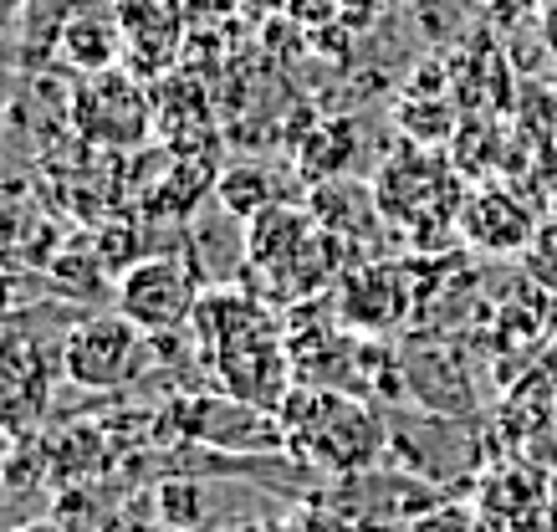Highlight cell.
<instances>
[{
    "label": "cell",
    "mask_w": 557,
    "mask_h": 532,
    "mask_svg": "<svg viewBox=\"0 0 557 532\" xmlns=\"http://www.w3.org/2000/svg\"><path fill=\"white\" fill-rule=\"evenodd\" d=\"M384 430L369 405L333 389H307V410H287V446L322 471H358L379 456Z\"/></svg>",
    "instance_id": "6da1fadb"
},
{
    "label": "cell",
    "mask_w": 557,
    "mask_h": 532,
    "mask_svg": "<svg viewBox=\"0 0 557 532\" xmlns=\"http://www.w3.org/2000/svg\"><path fill=\"white\" fill-rule=\"evenodd\" d=\"M144 327L134 318H123L119 308L83 318L62 338V374L83 389H119L144 369Z\"/></svg>",
    "instance_id": "7a4b0ae2"
},
{
    "label": "cell",
    "mask_w": 557,
    "mask_h": 532,
    "mask_svg": "<svg viewBox=\"0 0 557 532\" xmlns=\"http://www.w3.org/2000/svg\"><path fill=\"white\" fill-rule=\"evenodd\" d=\"M72 123L87 144H102V149L144 144L153 128V108L138 72H87V83L72 98Z\"/></svg>",
    "instance_id": "3957f363"
},
{
    "label": "cell",
    "mask_w": 557,
    "mask_h": 532,
    "mask_svg": "<svg viewBox=\"0 0 557 532\" xmlns=\"http://www.w3.org/2000/svg\"><path fill=\"white\" fill-rule=\"evenodd\" d=\"M113 308L144 333H170L200 308V282L185 257H138L113 287Z\"/></svg>",
    "instance_id": "277c9868"
},
{
    "label": "cell",
    "mask_w": 557,
    "mask_h": 532,
    "mask_svg": "<svg viewBox=\"0 0 557 532\" xmlns=\"http://www.w3.org/2000/svg\"><path fill=\"white\" fill-rule=\"evenodd\" d=\"M113 11H119L128 67H134L138 77H159L164 67H174L180 36H185L180 0H113Z\"/></svg>",
    "instance_id": "5b68a950"
},
{
    "label": "cell",
    "mask_w": 557,
    "mask_h": 532,
    "mask_svg": "<svg viewBox=\"0 0 557 532\" xmlns=\"http://www.w3.org/2000/svg\"><path fill=\"white\" fill-rule=\"evenodd\" d=\"M62 240V225L41 206H0V272H41Z\"/></svg>",
    "instance_id": "8992f818"
},
{
    "label": "cell",
    "mask_w": 557,
    "mask_h": 532,
    "mask_svg": "<svg viewBox=\"0 0 557 532\" xmlns=\"http://www.w3.org/2000/svg\"><path fill=\"white\" fill-rule=\"evenodd\" d=\"M460 236L481 251H522L532 240V215L507 189H481L460 210Z\"/></svg>",
    "instance_id": "52a82bcc"
},
{
    "label": "cell",
    "mask_w": 557,
    "mask_h": 532,
    "mask_svg": "<svg viewBox=\"0 0 557 532\" xmlns=\"http://www.w3.org/2000/svg\"><path fill=\"white\" fill-rule=\"evenodd\" d=\"M409 297H405V282L399 272L388 267H363L343 282V318L358 327V333H384L405 318Z\"/></svg>",
    "instance_id": "ba28073f"
},
{
    "label": "cell",
    "mask_w": 557,
    "mask_h": 532,
    "mask_svg": "<svg viewBox=\"0 0 557 532\" xmlns=\"http://www.w3.org/2000/svg\"><path fill=\"white\" fill-rule=\"evenodd\" d=\"M108 0H87L77 16L62 21V57L77 72H108L123 52L119 11H102Z\"/></svg>",
    "instance_id": "9c48e42d"
},
{
    "label": "cell",
    "mask_w": 557,
    "mask_h": 532,
    "mask_svg": "<svg viewBox=\"0 0 557 532\" xmlns=\"http://www.w3.org/2000/svg\"><path fill=\"white\" fill-rule=\"evenodd\" d=\"M72 297H102L108 293V282L119 287V267H108L102 261V246H92L87 236H67L62 240V251L51 257L47 267Z\"/></svg>",
    "instance_id": "30bf717a"
},
{
    "label": "cell",
    "mask_w": 557,
    "mask_h": 532,
    "mask_svg": "<svg viewBox=\"0 0 557 532\" xmlns=\"http://www.w3.org/2000/svg\"><path fill=\"white\" fill-rule=\"evenodd\" d=\"M220 200H225V206L236 210V215L256 221V215L267 210V200H271L267 174L251 170V164H236V170H225V174H220Z\"/></svg>",
    "instance_id": "8fae6325"
},
{
    "label": "cell",
    "mask_w": 557,
    "mask_h": 532,
    "mask_svg": "<svg viewBox=\"0 0 557 532\" xmlns=\"http://www.w3.org/2000/svg\"><path fill=\"white\" fill-rule=\"evenodd\" d=\"M267 532H348V528H343L338 517L318 512V507H297V512H287L282 522H271Z\"/></svg>",
    "instance_id": "7c38bea8"
},
{
    "label": "cell",
    "mask_w": 557,
    "mask_h": 532,
    "mask_svg": "<svg viewBox=\"0 0 557 532\" xmlns=\"http://www.w3.org/2000/svg\"><path fill=\"white\" fill-rule=\"evenodd\" d=\"M409 532H475V517L466 507H440V512L420 517Z\"/></svg>",
    "instance_id": "4fadbf2b"
},
{
    "label": "cell",
    "mask_w": 557,
    "mask_h": 532,
    "mask_svg": "<svg viewBox=\"0 0 557 532\" xmlns=\"http://www.w3.org/2000/svg\"><path fill=\"white\" fill-rule=\"evenodd\" d=\"M21 272H0V323H11L16 318V308H21Z\"/></svg>",
    "instance_id": "5bb4252c"
},
{
    "label": "cell",
    "mask_w": 557,
    "mask_h": 532,
    "mask_svg": "<svg viewBox=\"0 0 557 532\" xmlns=\"http://www.w3.org/2000/svg\"><path fill=\"white\" fill-rule=\"evenodd\" d=\"M542 26H547V41H553V52H557V0L547 5V16H542Z\"/></svg>",
    "instance_id": "9a60e30c"
},
{
    "label": "cell",
    "mask_w": 557,
    "mask_h": 532,
    "mask_svg": "<svg viewBox=\"0 0 557 532\" xmlns=\"http://www.w3.org/2000/svg\"><path fill=\"white\" fill-rule=\"evenodd\" d=\"M16 532H67V528H57V522H26V528H16Z\"/></svg>",
    "instance_id": "2e32d148"
},
{
    "label": "cell",
    "mask_w": 557,
    "mask_h": 532,
    "mask_svg": "<svg viewBox=\"0 0 557 532\" xmlns=\"http://www.w3.org/2000/svg\"><path fill=\"white\" fill-rule=\"evenodd\" d=\"M108 5H113V0H108Z\"/></svg>",
    "instance_id": "e0dca14e"
}]
</instances>
